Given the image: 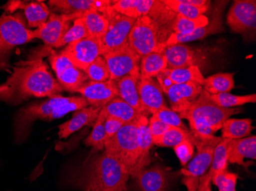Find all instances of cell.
Returning a JSON list of instances; mask_svg holds the SVG:
<instances>
[{"label": "cell", "instance_id": "6da1fadb", "mask_svg": "<svg viewBox=\"0 0 256 191\" xmlns=\"http://www.w3.org/2000/svg\"><path fill=\"white\" fill-rule=\"evenodd\" d=\"M11 75L0 84V100L18 104L31 97H52L63 91L41 58L17 63Z\"/></svg>", "mask_w": 256, "mask_h": 191}, {"label": "cell", "instance_id": "7a4b0ae2", "mask_svg": "<svg viewBox=\"0 0 256 191\" xmlns=\"http://www.w3.org/2000/svg\"><path fill=\"white\" fill-rule=\"evenodd\" d=\"M240 109L224 108L216 104L210 94L202 89L198 98L191 102L179 113L181 119H188L190 131L202 136H214L224 122L240 113Z\"/></svg>", "mask_w": 256, "mask_h": 191}, {"label": "cell", "instance_id": "3957f363", "mask_svg": "<svg viewBox=\"0 0 256 191\" xmlns=\"http://www.w3.org/2000/svg\"><path fill=\"white\" fill-rule=\"evenodd\" d=\"M83 97H64L60 95L50 97L41 103L30 105L18 112L16 119L17 138L25 136L30 124L34 120H53L63 117L68 113L82 110L88 106Z\"/></svg>", "mask_w": 256, "mask_h": 191}, {"label": "cell", "instance_id": "277c9868", "mask_svg": "<svg viewBox=\"0 0 256 191\" xmlns=\"http://www.w3.org/2000/svg\"><path fill=\"white\" fill-rule=\"evenodd\" d=\"M129 178L124 167L104 152L90 164L82 187L86 191H126Z\"/></svg>", "mask_w": 256, "mask_h": 191}, {"label": "cell", "instance_id": "5b68a950", "mask_svg": "<svg viewBox=\"0 0 256 191\" xmlns=\"http://www.w3.org/2000/svg\"><path fill=\"white\" fill-rule=\"evenodd\" d=\"M104 152L117 159L132 178L138 172L140 152L136 121L125 123L114 137L106 141Z\"/></svg>", "mask_w": 256, "mask_h": 191}, {"label": "cell", "instance_id": "8992f818", "mask_svg": "<svg viewBox=\"0 0 256 191\" xmlns=\"http://www.w3.org/2000/svg\"><path fill=\"white\" fill-rule=\"evenodd\" d=\"M34 39L22 13H4L0 17V70L10 72V55L15 47Z\"/></svg>", "mask_w": 256, "mask_h": 191}, {"label": "cell", "instance_id": "52a82bcc", "mask_svg": "<svg viewBox=\"0 0 256 191\" xmlns=\"http://www.w3.org/2000/svg\"><path fill=\"white\" fill-rule=\"evenodd\" d=\"M190 139L197 149V154L191 159L186 169L181 170L184 175L182 184L188 191H196L199 186L200 178L205 175L210 168L214 150L222 138L215 136H202L190 131Z\"/></svg>", "mask_w": 256, "mask_h": 191}, {"label": "cell", "instance_id": "ba28073f", "mask_svg": "<svg viewBox=\"0 0 256 191\" xmlns=\"http://www.w3.org/2000/svg\"><path fill=\"white\" fill-rule=\"evenodd\" d=\"M128 44L140 58L150 53L166 49L156 24L148 15L136 19L128 37Z\"/></svg>", "mask_w": 256, "mask_h": 191}, {"label": "cell", "instance_id": "9c48e42d", "mask_svg": "<svg viewBox=\"0 0 256 191\" xmlns=\"http://www.w3.org/2000/svg\"><path fill=\"white\" fill-rule=\"evenodd\" d=\"M104 15L109 21L108 29L102 38L103 54H104L128 44L129 34L136 20L118 13L112 7Z\"/></svg>", "mask_w": 256, "mask_h": 191}, {"label": "cell", "instance_id": "30bf717a", "mask_svg": "<svg viewBox=\"0 0 256 191\" xmlns=\"http://www.w3.org/2000/svg\"><path fill=\"white\" fill-rule=\"evenodd\" d=\"M110 73V79L118 82L133 73L140 72V57L126 44L103 54Z\"/></svg>", "mask_w": 256, "mask_h": 191}, {"label": "cell", "instance_id": "8fae6325", "mask_svg": "<svg viewBox=\"0 0 256 191\" xmlns=\"http://www.w3.org/2000/svg\"><path fill=\"white\" fill-rule=\"evenodd\" d=\"M60 52L68 57L72 64L84 71L99 56L103 55L102 39L87 38L73 41Z\"/></svg>", "mask_w": 256, "mask_h": 191}, {"label": "cell", "instance_id": "7c38bea8", "mask_svg": "<svg viewBox=\"0 0 256 191\" xmlns=\"http://www.w3.org/2000/svg\"><path fill=\"white\" fill-rule=\"evenodd\" d=\"M227 23L232 31L246 33L256 28V1L236 0L227 15Z\"/></svg>", "mask_w": 256, "mask_h": 191}, {"label": "cell", "instance_id": "4fadbf2b", "mask_svg": "<svg viewBox=\"0 0 256 191\" xmlns=\"http://www.w3.org/2000/svg\"><path fill=\"white\" fill-rule=\"evenodd\" d=\"M76 93L82 94L89 106L100 109L118 97V83L110 79L104 82H87Z\"/></svg>", "mask_w": 256, "mask_h": 191}, {"label": "cell", "instance_id": "5bb4252c", "mask_svg": "<svg viewBox=\"0 0 256 191\" xmlns=\"http://www.w3.org/2000/svg\"><path fill=\"white\" fill-rule=\"evenodd\" d=\"M138 95L145 114H154L166 106L164 92L156 79L140 77L138 84Z\"/></svg>", "mask_w": 256, "mask_h": 191}, {"label": "cell", "instance_id": "9a60e30c", "mask_svg": "<svg viewBox=\"0 0 256 191\" xmlns=\"http://www.w3.org/2000/svg\"><path fill=\"white\" fill-rule=\"evenodd\" d=\"M70 28L66 15L50 14L48 21L33 31L34 39H41L48 47H56Z\"/></svg>", "mask_w": 256, "mask_h": 191}, {"label": "cell", "instance_id": "2e32d148", "mask_svg": "<svg viewBox=\"0 0 256 191\" xmlns=\"http://www.w3.org/2000/svg\"><path fill=\"white\" fill-rule=\"evenodd\" d=\"M168 68H186L191 66L200 67L204 65L205 55L202 51L185 44L169 46L165 49Z\"/></svg>", "mask_w": 256, "mask_h": 191}, {"label": "cell", "instance_id": "e0dca14e", "mask_svg": "<svg viewBox=\"0 0 256 191\" xmlns=\"http://www.w3.org/2000/svg\"><path fill=\"white\" fill-rule=\"evenodd\" d=\"M133 178L140 191H169L170 188V173L161 166L145 168Z\"/></svg>", "mask_w": 256, "mask_h": 191}, {"label": "cell", "instance_id": "ac0fdd59", "mask_svg": "<svg viewBox=\"0 0 256 191\" xmlns=\"http://www.w3.org/2000/svg\"><path fill=\"white\" fill-rule=\"evenodd\" d=\"M4 8L10 14L15 12L17 9L24 10L28 28H38L48 21L50 16V8L46 3L40 1H8Z\"/></svg>", "mask_w": 256, "mask_h": 191}, {"label": "cell", "instance_id": "d6986e66", "mask_svg": "<svg viewBox=\"0 0 256 191\" xmlns=\"http://www.w3.org/2000/svg\"><path fill=\"white\" fill-rule=\"evenodd\" d=\"M50 6L62 14L76 13L88 10H97L100 13H106L112 5L110 0H50Z\"/></svg>", "mask_w": 256, "mask_h": 191}, {"label": "cell", "instance_id": "ffe728a7", "mask_svg": "<svg viewBox=\"0 0 256 191\" xmlns=\"http://www.w3.org/2000/svg\"><path fill=\"white\" fill-rule=\"evenodd\" d=\"M202 89V86L196 83L174 84L166 93L172 106L171 110L179 114L191 102L198 98Z\"/></svg>", "mask_w": 256, "mask_h": 191}, {"label": "cell", "instance_id": "44dd1931", "mask_svg": "<svg viewBox=\"0 0 256 191\" xmlns=\"http://www.w3.org/2000/svg\"><path fill=\"white\" fill-rule=\"evenodd\" d=\"M222 7H217L212 15L210 22L202 28H198L191 34L188 35H180V34L172 33L166 42V47L174 45L176 44H184L190 41H196V40L204 39L211 34H216L222 31Z\"/></svg>", "mask_w": 256, "mask_h": 191}, {"label": "cell", "instance_id": "7402d4cb", "mask_svg": "<svg viewBox=\"0 0 256 191\" xmlns=\"http://www.w3.org/2000/svg\"><path fill=\"white\" fill-rule=\"evenodd\" d=\"M148 15L156 24L161 41L166 47V41L174 33L172 27L178 15L166 6L162 0H154V3Z\"/></svg>", "mask_w": 256, "mask_h": 191}, {"label": "cell", "instance_id": "603a6c76", "mask_svg": "<svg viewBox=\"0 0 256 191\" xmlns=\"http://www.w3.org/2000/svg\"><path fill=\"white\" fill-rule=\"evenodd\" d=\"M100 108L88 106L86 108L74 112L72 118L58 126L60 139H67L73 133L84 126H94L100 113Z\"/></svg>", "mask_w": 256, "mask_h": 191}, {"label": "cell", "instance_id": "cb8c5ba5", "mask_svg": "<svg viewBox=\"0 0 256 191\" xmlns=\"http://www.w3.org/2000/svg\"><path fill=\"white\" fill-rule=\"evenodd\" d=\"M228 162L231 164L243 165L246 168V159H256V136L230 140L227 146Z\"/></svg>", "mask_w": 256, "mask_h": 191}, {"label": "cell", "instance_id": "d4e9b609", "mask_svg": "<svg viewBox=\"0 0 256 191\" xmlns=\"http://www.w3.org/2000/svg\"><path fill=\"white\" fill-rule=\"evenodd\" d=\"M140 77V73L136 72L119 80L117 82L118 97L132 106L138 113L148 116L144 112L139 95H138L136 84Z\"/></svg>", "mask_w": 256, "mask_h": 191}, {"label": "cell", "instance_id": "484cf974", "mask_svg": "<svg viewBox=\"0 0 256 191\" xmlns=\"http://www.w3.org/2000/svg\"><path fill=\"white\" fill-rule=\"evenodd\" d=\"M148 123L149 120L148 116L144 115L140 116L136 120L138 145H139L140 152L138 172L146 168L151 162L150 149L153 146L154 142Z\"/></svg>", "mask_w": 256, "mask_h": 191}, {"label": "cell", "instance_id": "4316f807", "mask_svg": "<svg viewBox=\"0 0 256 191\" xmlns=\"http://www.w3.org/2000/svg\"><path fill=\"white\" fill-rule=\"evenodd\" d=\"M154 0H117L112 1V9L120 15L138 19L148 15Z\"/></svg>", "mask_w": 256, "mask_h": 191}, {"label": "cell", "instance_id": "83f0119b", "mask_svg": "<svg viewBox=\"0 0 256 191\" xmlns=\"http://www.w3.org/2000/svg\"><path fill=\"white\" fill-rule=\"evenodd\" d=\"M102 110L107 117L110 116L115 118L124 124L136 121L140 116H142L120 97H116L109 102L108 104L102 107Z\"/></svg>", "mask_w": 256, "mask_h": 191}, {"label": "cell", "instance_id": "f1b7e54d", "mask_svg": "<svg viewBox=\"0 0 256 191\" xmlns=\"http://www.w3.org/2000/svg\"><path fill=\"white\" fill-rule=\"evenodd\" d=\"M168 68L164 51L150 53L144 56L140 62V77L154 78L159 73Z\"/></svg>", "mask_w": 256, "mask_h": 191}, {"label": "cell", "instance_id": "f546056e", "mask_svg": "<svg viewBox=\"0 0 256 191\" xmlns=\"http://www.w3.org/2000/svg\"><path fill=\"white\" fill-rule=\"evenodd\" d=\"M87 30L88 37L102 39L108 29L109 21L107 17L97 10L84 11L82 18Z\"/></svg>", "mask_w": 256, "mask_h": 191}, {"label": "cell", "instance_id": "4dcf8cb0", "mask_svg": "<svg viewBox=\"0 0 256 191\" xmlns=\"http://www.w3.org/2000/svg\"><path fill=\"white\" fill-rule=\"evenodd\" d=\"M251 119H228L224 122L221 131L222 139H243L251 135L254 127L252 126Z\"/></svg>", "mask_w": 256, "mask_h": 191}, {"label": "cell", "instance_id": "1f68e13d", "mask_svg": "<svg viewBox=\"0 0 256 191\" xmlns=\"http://www.w3.org/2000/svg\"><path fill=\"white\" fill-rule=\"evenodd\" d=\"M235 87L234 74L218 73L205 78L202 88L210 95L230 93Z\"/></svg>", "mask_w": 256, "mask_h": 191}, {"label": "cell", "instance_id": "d6a6232c", "mask_svg": "<svg viewBox=\"0 0 256 191\" xmlns=\"http://www.w3.org/2000/svg\"><path fill=\"white\" fill-rule=\"evenodd\" d=\"M88 77L84 71L79 70L74 65L64 69L62 72L57 76V80L63 90L71 93H76L78 90L87 83Z\"/></svg>", "mask_w": 256, "mask_h": 191}, {"label": "cell", "instance_id": "836d02e7", "mask_svg": "<svg viewBox=\"0 0 256 191\" xmlns=\"http://www.w3.org/2000/svg\"><path fill=\"white\" fill-rule=\"evenodd\" d=\"M170 77L174 84L186 83H196L204 85L205 77L201 73L200 67L191 66L186 68L170 69Z\"/></svg>", "mask_w": 256, "mask_h": 191}, {"label": "cell", "instance_id": "e575fe53", "mask_svg": "<svg viewBox=\"0 0 256 191\" xmlns=\"http://www.w3.org/2000/svg\"><path fill=\"white\" fill-rule=\"evenodd\" d=\"M230 140L231 139H222L216 146L210 169L208 172L212 178L227 171L228 163L227 146Z\"/></svg>", "mask_w": 256, "mask_h": 191}, {"label": "cell", "instance_id": "d590c367", "mask_svg": "<svg viewBox=\"0 0 256 191\" xmlns=\"http://www.w3.org/2000/svg\"><path fill=\"white\" fill-rule=\"evenodd\" d=\"M106 118L107 116L100 110L97 120L93 126L92 133L84 141L86 146L92 147L96 151H102L104 149V143H106L104 121Z\"/></svg>", "mask_w": 256, "mask_h": 191}, {"label": "cell", "instance_id": "8d00e7d4", "mask_svg": "<svg viewBox=\"0 0 256 191\" xmlns=\"http://www.w3.org/2000/svg\"><path fill=\"white\" fill-rule=\"evenodd\" d=\"M208 24V18L205 15H201L196 18H188L178 15L172 27V32L180 35H188Z\"/></svg>", "mask_w": 256, "mask_h": 191}, {"label": "cell", "instance_id": "74e56055", "mask_svg": "<svg viewBox=\"0 0 256 191\" xmlns=\"http://www.w3.org/2000/svg\"><path fill=\"white\" fill-rule=\"evenodd\" d=\"M212 101L218 106L224 108H234L236 106H241L247 103H254L256 102V95H246L236 96L230 93H218L210 95Z\"/></svg>", "mask_w": 256, "mask_h": 191}, {"label": "cell", "instance_id": "f35d334b", "mask_svg": "<svg viewBox=\"0 0 256 191\" xmlns=\"http://www.w3.org/2000/svg\"><path fill=\"white\" fill-rule=\"evenodd\" d=\"M162 2L174 11L176 15L188 18H196L204 15L210 5L198 7L182 3L180 0H162Z\"/></svg>", "mask_w": 256, "mask_h": 191}, {"label": "cell", "instance_id": "ab89813d", "mask_svg": "<svg viewBox=\"0 0 256 191\" xmlns=\"http://www.w3.org/2000/svg\"><path fill=\"white\" fill-rule=\"evenodd\" d=\"M188 139H190V130L170 126L164 134L154 142V145L159 147L174 148Z\"/></svg>", "mask_w": 256, "mask_h": 191}, {"label": "cell", "instance_id": "60d3db41", "mask_svg": "<svg viewBox=\"0 0 256 191\" xmlns=\"http://www.w3.org/2000/svg\"><path fill=\"white\" fill-rule=\"evenodd\" d=\"M90 81L104 82L110 79V73L107 63L103 56H99L84 70Z\"/></svg>", "mask_w": 256, "mask_h": 191}, {"label": "cell", "instance_id": "b9f144b4", "mask_svg": "<svg viewBox=\"0 0 256 191\" xmlns=\"http://www.w3.org/2000/svg\"><path fill=\"white\" fill-rule=\"evenodd\" d=\"M87 37V30L84 26L82 18H77V19L74 20V25L72 27H70L62 39L56 45V48L68 45L73 41L83 39Z\"/></svg>", "mask_w": 256, "mask_h": 191}, {"label": "cell", "instance_id": "7bdbcfd3", "mask_svg": "<svg viewBox=\"0 0 256 191\" xmlns=\"http://www.w3.org/2000/svg\"><path fill=\"white\" fill-rule=\"evenodd\" d=\"M238 175L226 171L212 178V185L218 188V191H236Z\"/></svg>", "mask_w": 256, "mask_h": 191}, {"label": "cell", "instance_id": "ee69618b", "mask_svg": "<svg viewBox=\"0 0 256 191\" xmlns=\"http://www.w3.org/2000/svg\"><path fill=\"white\" fill-rule=\"evenodd\" d=\"M154 115H155L160 121L164 123L165 124L168 125V126L180 128V129L186 131H190L188 128L186 126V125L182 123V119H181L179 114L171 110V109L168 108V106H165L164 108L158 110Z\"/></svg>", "mask_w": 256, "mask_h": 191}, {"label": "cell", "instance_id": "f6af8a7d", "mask_svg": "<svg viewBox=\"0 0 256 191\" xmlns=\"http://www.w3.org/2000/svg\"><path fill=\"white\" fill-rule=\"evenodd\" d=\"M174 152L182 166L186 165L192 159L194 154V145L190 139H186L178 146L174 147Z\"/></svg>", "mask_w": 256, "mask_h": 191}, {"label": "cell", "instance_id": "bcb514c9", "mask_svg": "<svg viewBox=\"0 0 256 191\" xmlns=\"http://www.w3.org/2000/svg\"><path fill=\"white\" fill-rule=\"evenodd\" d=\"M148 125H149V129L150 131L151 136H152V139H153V142L156 140V139H159L160 137H161L170 127V126L160 121L154 114L152 115L150 119Z\"/></svg>", "mask_w": 256, "mask_h": 191}, {"label": "cell", "instance_id": "7dc6e473", "mask_svg": "<svg viewBox=\"0 0 256 191\" xmlns=\"http://www.w3.org/2000/svg\"><path fill=\"white\" fill-rule=\"evenodd\" d=\"M124 123L115 118L108 116L104 121V130H106V142L112 139L120 130Z\"/></svg>", "mask_w": 256, "mask_h": 191}, {"label": "cell", "instance_id": "c3c4849f", "mask_svg": "<svg viewBox=\"0 0 256 191\" xmlns=\"http://www.w3.org/2000/svg\"><path fill=\"white\" fill-rule=\"evenodd\" d=\"M156 80L159 83L162 92L164 93H168L169 89L174 85V83L171 80L170 77V69L166 68L161 71L160 73L156 75Z\"/></svg>", "mask_w": 256, "mask_h": 191}, {"label": "cell", "instance_id": "681fc988", "mask_svg": "<svg viewBox=\"0 0 256 191\" xmlns=\"http://www.w3.org/2000/svg\"><path fill=\"white\" fill-rule=\"evenodd\" d=\"M212 178L208 173L200 178L199 186L196 191H212Z\"/></svg>", "mask_w": 256, "mask_h": 191}]
</instances>
